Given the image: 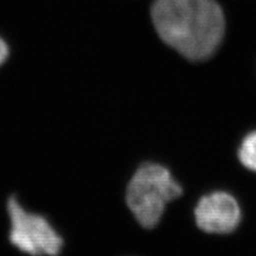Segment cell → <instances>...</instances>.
Here are the masks:
<instances>
[{
    "mask_svg": "<svg viewBox=\"0 0 256 256\" xmlns=\"http://www.w3.org/2000/svg\"><path fill=\"white\" fill-rule=\"evenodd\" d=\"M194 217L196 226L206 233L230 234L242 221V208L228 192L214 191L200 198Z\"/></svg>",
    "mask_w": 256,
    "mask_h": 256,
    "instance_id": "cell-4",
    "label": "cell"
},
{
    "mask_svg": "<svg viewBox=\"0 0 256 256\" xmlns=\"http://www.w3.org/2000/svg\"><path fill=\"white\" fill-rule=\"evenodd\" d=\"M11 244L31 256H57L63 248V239L43 216L22 207L18 198L8 201Z\"/></svg>",
    "mask_w": 256,
    "mask_h": 256,
    "instance_id": "cell-3",
    "label": "cell"
},
{
    "mask_svg": "<svg viewBox=\"0 0 256 256\" xmlns=\"http://www.w3.org/2000/svg\"><path fill=\"white\" fill-rule=\"evenodd\" d=\"M238 158L246 169L256 173V130L249 132L242 140Z\"/></svg>",
    "mask_w": 256,
    "mask_h": 256,
    "instance_id": "cell-5",
    "label": "cell"
},
{
    "mask_svg": "<svg viewBox=\"0 0 256 256\" xmlns=\"http://www.w3.org/2000/svg\"><path fill=\"white\" fill-rule=\"evenodd\" d=\"M8 57H9V46L4 38H0V66L6 61Z\"/></svg>",
    "mask_w": 256,
    "mask_h": 256,
    "instance_id": "cell-6",
    "label": "cell"
},
{
    "mask_svg": "<svg viewBox=\"0 0 256 256\" xmlns=\"http://www.w3.org/2000/svg\"><path fill=\"white\" fill-rule=\"evenodd\" d=\"M152 20L164 43L191 61H203L217 52L226 18L214 0H155Z\"/></svg>",
    "mask_w": 256,
    "mask_h": 256,
    "instance_id": "cell-1",
    "label": "cell"
},
{
    "mask_svg": "<svg viewBox=\"0 0 256 256\" xmlns=\"http://www.w3.org/2000/svg\"><path fill=\"white\" fill-rule=\"evenodd\" d=\"M182 194L180 182L166 166L148 162L136 171L127 187L126 201L143 228H153L162 220L166 206Z\"/></svg>",
    "mask_w": 256,
    "mask_h": 256,
    "instance_id": "cell-2",
    "label": "cell"
}]
</instances>
